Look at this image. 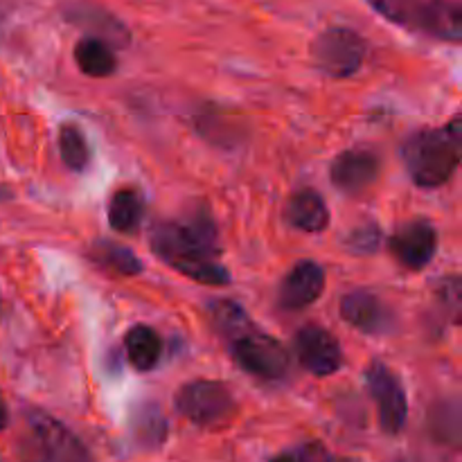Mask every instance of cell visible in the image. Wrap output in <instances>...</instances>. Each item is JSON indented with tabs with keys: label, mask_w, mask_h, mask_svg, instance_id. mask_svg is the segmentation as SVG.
I'll list each match as a JSON object with an SVG mask.
<instances>
[{
	"label": "cell",
	"mask_w": 462,
	"mask_h": 462,
	"mask_svg": "<svg viewBox=\"0 0 462 462\" xmlns=\"http://www.w3.org/2000/svg\"><path fill=\"white\" fill-rule=\"evenodd\" d=\"M125 350L135 370L149 373V370L156 368V364L161 361L162 343L161 337H158L152 328H147V325H135V328H131L129 332H126Z\"/></svg>",
	"instance_id": "obj_15"
},
{
	"label": "cell",
	"mask_w": 462,
	"mask_h": 462,
	"mask_svg": "<svg viewBox=\"0 0 462 462\" xmlns=\"http://www.w3.org/2000/svg\"><path fill=\"white\" fill-rule=\"evenodd\" d=\"M379 239H382V233H379L377 226L368 224L364 228L352 230L347 244H350L352 253H374L379 246Z\"/></svg>",
	"instance_id": "obj_22"
},
{
	"label": "cell",
	"mask_w": 462,
	"mask_h": 462,
	"mask_svg": "<svg viewBox=\"0 0 462 462\" xmlns=\"http://www.w3.org/2000/svg\"><path fill=\"white\" fill-rule=\"evenodd\" d=\"M284 219L298 230L320 233L329 224L328 203H325V199L316 189L305 188L289 199L287 208H284Z\"/></svg>",
	"instance_id": "obj_13"
},
{
	"label": "cell",
	"mask_w": 462,
	"mask_h": 462,
	"mask_svg": "<svg viewBox=\"0 0 462 462\" xmlns=\"http://www.w3.org/2000/svg\"><path fill=\"white\" fill-rule=\"evenodd\" d=\"M176 409L189 422L199 427H217L226 422L228 415L235 411L233 393L226 383L197 379L192 383H185L176 395Z\"/></svg>",
	"instance_id": "obj_6"
},
{
	"label": "cell",
	"mask_w": 462,
	"mask_h": 462,
	"mask_svg": "<svg viewBox=\"0 0 462 462\" xmlns=\"http://www.w3.org/2000/svg\"><path fill=\"white\" fill-rule=\"evenodd\" d=\"M296 356L307 373L329 377L343 365V352L337 338L319 325H307L296 334Z\"/></svg>",
	"instance_id": "obj_8"
},
{
	"label": "cell",
	"mask_w": 462,
	"mask_h": 462,
	"mask_svg": "<svg viewBox=\"0 0 462 462\" xmlns=\"http://www.w3.org/2000/svg\"><path fill=\"white\" fill-rule=\"evenodd\" d=\"M325 291V269L319 262L302 260L280 282L278 305L287 311H298L319 300Z\"/></svg>",
	"instance_id": "obj_10"
},
{
	"label": "cell",
	"mask_w": 462,
	"mask_h": 462,
	"mask_svg": "<svg viewBox=\"0 0 462 462\" xmlns=\"http://www.w3.org/2000/svg\"><path fill=\"white\" fill-rule=\"evenodd\" d=\"M383 18L404 27H422L429 0H368Z\"/></svg>",
	"instance_id": "obj_19"
},
{
	"label": "cell",
	"mask_w": 462,
	"mask_h": 462,
	"mask_svg": "<svg viewBox=\"0 0 462 462\" xmlns=\"http://www.w3.org/2000/svg\"><path fill=\"white\" fill-rule=\"evenodd\" d=\"M134 433L140 445L158 447L167 436V422L156 404H143L134 415Z\"/></svg>",
	"instance_id": "obj_18"
},
{
	"label": "cell",
	"mask_w": 462,
	"mask_h": 462,
	"mask_svg": "<svg viewBox=\"0 0 462 462\" xmlns=\"http://www.w3.org/2000/svg\"><path fill=\"white\" fill-rule=\"evenodd\" d=\"M9 422V415H7V406H5L3 397H0V431H3L5 427H7Z\"/></svg>",
	"instance_id": "obj_23"
},
{
	"label": "cell",
	"mask_w": 462,
	"mask_h": 462,
	"mask_svg": "<svg viewBox=\"0 0 462 462\" xmlns=\"http://www.w3.org/2000/svg\"><path fill=\"white\" fill-rule=\"evenodd\" d=\"M365 386L379 411V422L386 433H400L406 424L409 402L400 377L382 361H373L365 368Z\"/></svg>",
	"instance_id": "obj_7"
},
{
	"label": "cell",
	"mask_w": 462,
	"mask_h": 462,
	"mask_svg": "<svg viewBox=\"0 0 462 462\" xmlns=\"http://www.w3.org/2000/svg\"><path fill=\"white\" fill-rule=\"evenodd\" d=\"M365 52H368V45L364 36L347 27H329L314 41V48H311V57L319 70L337 79L355 75L364 63Z\"/></svg>",
	"instance_id": "obj_5"
},
{
	"label": "cell",
	"mask_w": 462,
	"mask_h": 462,
	"mask_svg": "<svg viewBox=\"0 0 462 462\" xmlns=\"http://www.w3.org/2000/svg\"><path fill=\"white\" fill-rule=\"evenodd\" d=\"M341 316L355 329L373 337L391 334V329L395 328V314L391 307L370 291H352L343 296Z\"/></svg>",
	"instance_id": "obj_9"
},
{
	"label": "cell",
	"mask_w": 462,
	"mask_h": 462,
	"mask_svg": "<svg viewBox=\"0 0 462 462\" xmlns=\"http://www.w3.org/2000/svg\"><path fill=\"white\" fill-rule=\"evenodd\" d=\"M438 248V235L429 221H411L391 237V253L402 266L420 271L433 260Z\"/></svg>",
	"instance_id": "obj_11"
},
{
	"label": "cell",
	"mask_w": 462,
	"mask_h": 462,
	"mask_svg": "<svg viewBox=\"0 0 462 462\" xmlns=\"http://www.w3.org/2000/svg\"><path fill=\"white\" fill-rule=\"evenodd\" d=\"M212 328L228 346L237 365L248 374L278 382L289 374V355L273 337L260 332L251 316L233 300H215L210 305Z\"/></svg>",
	"instance_id": "obj_2"
},
{
	"label": "cell",
	"mask_w": 462,
	"mask_h": 462,
	"mask_svg": "<svg viewBox=\"0 0 462 462\" xmlns=\"http://www.w3.org/2000/svg\"><path fill=\"white\" fill-rule=\"evenodd\" d=\"M420 30L438 39L460 43L462 39V0H429Z\"/></svg>",
	"instance_id": "obj_14"
},
{
	"label": "cell",
	"mask_w": 462,
	"mask_h": 462,
	"mask_svg": "<svg viewBox=\"0 0 462 462\" xmlns=\"http://www.w3.org/2000/svg\"><path fill=\"white\" fill-rule=\"evenodd\" d=\"M152 251L165 264L203 284L230 282V273L219 262V242L212 217L206 212L185 217L183 221H162L149 235Z\"/></svg>",
	"instance_id": "obj_1"
},
{
	"label": "cell",
	"mask_w": 462,
	"mask_h": 462,
	"mask_svg": "<svg viewBox=\"0 0 462 462\" xmlns=\"http://www.w3.org/2000/svg\"><path fill=\"white\" fill-rule=\"evenodd\" d=\"M21 462H93L84 442L43 411H27L18 442Z\"/></svg>",
	"instance_id": "obj_4"
},
{
	"label": "cell",
	"mask_w": 462,
	"mask_h": 462,
	"mask_svg": "<svg viewBox=\"0 0 462 462\" xmlns=\"http://www.w3.org/2000/svg\"><path fill=\"white\" fill-rule=\"evenodd\" d=\"M379 167L382 162L377 153L368 149H350L334 158L329 176L334 188L341 189L343 194H361L377 180Z\"/></svg>",
	"instance_id": "obj_12"
},
{
	"label": "cell",
	"mask_w": 462,
	"mask_h": 462,
	"mask_svg": "<svg viewBox=\"0 0 462 462\" xmlns=\"http://www.w3.org/2000/svg\"><path fill=\"white\" fill-rule=\"evenodd\" d=\"M406 171L420 188H438L447 183L462 161L460 117L436 129H422L402 147Z\"/></svg>",
	"instance_id": "obj_3"
},
{
	"label": "cell",
	"mask_w": 462,
	"mask_h": 462,
	"mask_svg": "<svg viewBox=\"0 0 462 462\" xmlns=\"http://www.w3.org/2000/svg\"><path fill=\"white\" fill-rule=\"evenodd\" d=\"M144 215V199L138 189H117L108 203V224L117 233H134Z\"/></svg>",
	"instance_id": "obj_16"
},
{
	"label": "cell",
	"mask_w": 462,
	"mask_h": 462,
	"mask_svg": "<svg viewBox=\"0 0 462 462\" xmlns=\"http://www.w3.org/2000/svg\"><path fill=\"white\" fill-rule=\"evenodd\" d=\"M75 61L88 77H108L117 68V59L106 41L95 36H86L75 45Z\"/></svg>",
	"instance_id": "obj_17"
},
{
	"label": "cell",
	"mask_w": 462,
	"mask_h": 462,
	"mask_svg": "<svg viewBox=\"0 0 462 462\" xmlns=\"http://www.w3.org/2000/svg\"><path fill=\"white\" fill-rule=\"evenodd\" d=\"M59 152H61L63 162H66L72 171H84L86 167H88V143H86L84 134H81L77 126L63 125L61 129H59Z\"/></svg>",
	"instance_id": "obj_21"
},
{
	"label": "cell",
	"mask_w": 462,
	"mask_h": 462,
	"mask_svg": "<svg viewBox=\"0 0 462 462\" xmlns=\"http://www.w3.org/2000/svg\"><path fill=\"white\" fill-rule=\"evenodd\" d=\"M90 255L99 262V264L108 266V269L117 271L120 275H135L143 271V262L134 255L126 246H120L116 242H97L90 251Z\"/></svg>",
	"instance_id": "obj_20"
}]
</instances>
